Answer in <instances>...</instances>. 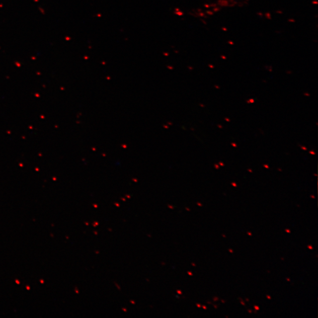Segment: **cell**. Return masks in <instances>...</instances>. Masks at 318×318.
Returning a JSON list of instances; mask_svg holds the SVG:
<instances>
[{
  "mask_svg": "<svg viewBox=\"0 0 318 318\" xmlns=\"http://www.w3.org/2000/svg\"><path fill=\"white\" fill-rule=\"evenodd\" d=\"M255 308L256 310H259V307L257 306H255Z\"/></svg>",
  "mask_w": 318,
  "mask_h": 318,
  "instance_id": "6da1fadb",
  "label": "cell"
},
{
  "mask_svg": "<svg viewBox=\"0 0 318 318\" xmlns=\"http://www.w3.org/2000/svg\"><path fill=\"white\" fill-rule=\"evenodd\" d=\"M308 248L310 249V250H313V248L311 246H308Z\"/></svg>",
  "mask_w": 318,
  "mask_h": 318,
  "instance_id": "7a4b0ae2",
  "label": "cell"
},
{
  "mask_svg": "<svg viewBox=\"0 0 318 318\" xmlns=\"http://www.w3.org/2000/svg\"><path fill=\"white\" fill-rule=\"evenodd\" d=\"M248 234L249 235H251V236H252V234H251V233H250V232H248Z\"/></svg>",
  "mask_w": 318,
  "mask_h": 318,
  "instance_id": "3957f363",
  "label": "cell"
},
{
  "mask_svg": "<svg viewBox=\"0 0 318 318\" xmlns=\"http://www.w3.org/2000/svg\"><path fill=\"white\" fill-rule=\"evenodd\" d=\"M229 251L230 252V253H233V251H231L230 250H229Z\"/></svg>",
  "mask_w": 318,
  "mask_h": 318,
  "instance_id": "277c9868",
  "label": "cell"
},
{
  "mask_svg": "<svg viewBox=\"0 0 318 318\" xmlns=\"http://www.w3.org/2000/svg\"><path fill=\"white\" fill-rule=\"evenodd\" d=\"M203 308H204V309H206V306H203Z\"/></svg>",
  "mask_w": 318,
  "mask_h": 318,
  "instance_id": "5b68a950",
  "label": "cell"
},
{
  "mask_svg": "<svg viewBox=\"0 0 318 318\" xmlns=\"http://www.w3.org/2000/svg\"><path fill=\"white\" fill-rule=\"evenodd\" d=\"M267 297H268V298L269 299H271V297H269V296H267Z\"/></svg>",
  "mask_w": 318,
  "mask_h": 318,
  "instance_id": "8992f818",
  "label": "cell"
},
{
  "mask_svg": "<svg viewBox=\"0 0 318 318\" xmlns=\"http://www.w3.org/2000/svg\"><path fill=\"white\" fill-rule=\"evenodd\" d=\"M287 231H288V232H290V231L288 230H286Z\"/></svg>",
  "mask_w": 318,
  "mask_h": 318,
  "instance_id": "52a82bcc",
  "label": "cell"
}]
</instances>
